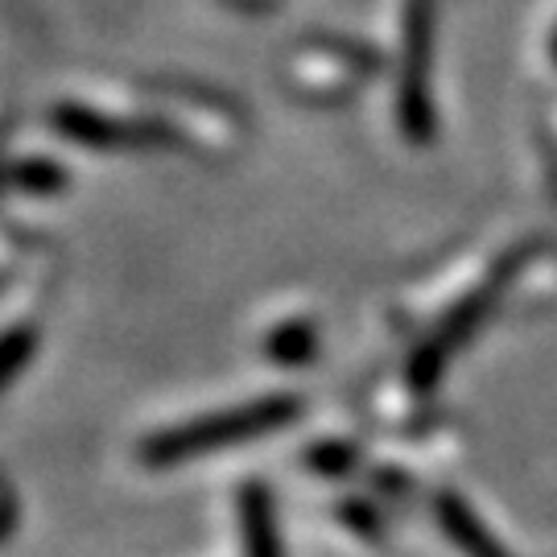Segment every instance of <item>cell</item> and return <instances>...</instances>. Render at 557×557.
Wrapping results in <instances>:
<instances>
[{"mask_svg": "<svg viewBox=\"0 0 557 557\" xmlns=\"http://www.w3.org/2000/svg\"><path fill=\"white\" fill-rule=\"evenodd\" d=\"M301 413L298 397H257L232 405V409H215V413H202L182 425L158 430L140 442V462L153 467V471H170L182 462H195L202 455H215L239 442H257L264 434H277L289 421Z\"/></svg>", "mask_w": 557, "mask_h": 557, "instance_id": "obj_1", "label": "cell"}, {"mask_svg": "<svg viewBox=\"0 0 557 557\" xmlns=\"http://www.w3.org/2000/svg\"><path fill=\"white\" fill-rule=\"evenodd\" d=\"M512 273H517V260H512V264H508L499 277L487 281L483 289H475V294L462 301V306H455V310H450V319L442 322L438 331L421 343L418 356H413V363H409V380H413V388H430V384H438L446 359L455 356L458 347L475 335L479 322L487 319V310L496 306V298L504 294V285H508V277H512Z\"/></svg>", "mask_w": 557, "mask_h": 557, "instance_id": "obj_2", "label": "cell"}, {"mask_svg": "<svg viewBox=\"0 0 557 557\" xmlns=\"http://www.w3.org/2000/svg\"><path fill=\"white\" fill-rule=\"evenodd\" d=\"M239 537H244V557H285L277 533V508L269 487L244 483L239 487Z\"/></svg>", "mask_w": 557, "mask_h": 557, "instance_id": "obj_3", "label": "cell"}, {"mask_svg": "<svg viewBox=\"0 0 557 557\" xmlns=\"http://www.w3.org/2000/svg\"><path fill=\"white\" fill-rule=\"evenodd\" d=\"M434 512H438L446 537L455 541L467 557H508V549H504V545L487 533V524L475 517V508H471L467 499H458L455 492H438Z\"/></svg>", "mask_w": 557, "mask_h": 557, "instance_id": "obj_4", "label": "cell"}, {"mask_svg": "<svg viewBox=\"0 0 557 557\" xmlns=\"http://www.w3.org/2000/svg\"><path fill=\"white\" fill-rule=\"evenodd\" d=\"M314 351H319V331H314V322L306 319H294L285 322V326H277L273 335L264 338V356H273L277 363H310L314 359Z\"/></svg>", "mask_w": 557, "mask_h": 557, "instance_id": "obj_5", "label": "cell"}, {"mask_svg": "<svg viewBox=\"0 0 557 557\" xmlns=\"http://www.w3.org/2000/svg\"><path fill=\"white\" fill-rule=\"evenodd\" d=\"M38 326L34 322H17L9 331H0V393L29 368V359L38 351Z\"/></svg>", "mask_w": 557, "mask_h": 557, "instance_id": "obj_6", "label": "cell"}, {"mask_svg": "<svg viewBox=\"0 0 557 557\" xmlns=\"http://www.w3.org/2000/svg\"><path fill=\"white\" fill-rule=\"evenodd\" d=\"M306 462L314 471H322V475H347L356 467V446H347V442H322V446L310 450Z\"/></svg>", "mask_w": 557, "mask_h": 557, "instance_id": "obj_7", "label": "cell"}, {"mask_svg": "<svg viewBox=\"0 0 557 557\" xmlns=\"http://www.w3.org/2000/svg\"><path fill=\"white\" fill-rule=\"evenodd\" d=\"M343 517L356 520L351 529H359V533H376V512H359L356 504H347V508H343Z\"/></svg>", "mask_w": 557, "mask_h": 557, "instance_id": "obj_8", "label": "cell"}]
</instances>
